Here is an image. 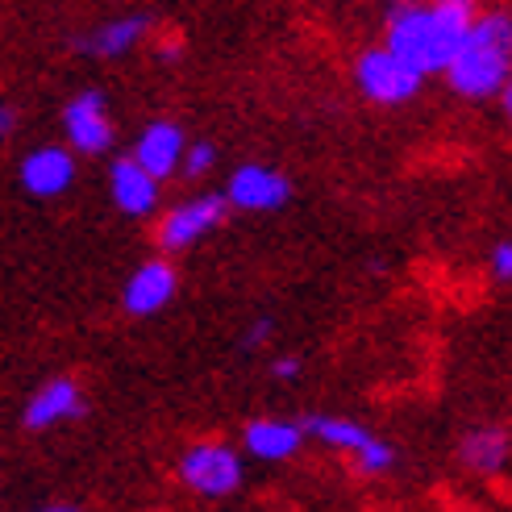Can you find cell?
Returning <instances> with one entry per match:
<instances>
[{
    "label": "cell",
    "mask_w": 512,
    "mask_h": 512,
    "mask_svg": "<svg viewBox=\"0 0 512 512\" xmlns=\"http://www.w3.org/2000/svg\"><path fill=\"white\" fill-rule=\"evenodd\" d=\"M304 433H313V438H321L325 446L354 450L358 467H363L367 475H379V471H388L396 463V450L388 442H379L375 433H367L363 425H354V421H342V417H309L304 421Z\"/></svg>",
    "instance_id": "obj_5"
},
{
    "label": "cell",
    "mask_w": 512,
    "mask_h": 512,
    "mask_svg": "<svg viewBox=\"0 0 512 512\" xmlns=\"http://www.w3.org/2000/svg\"><path fill=\"white\" fill-rule=\"evenodd\" d=\"M463 463L479 475H500L508 467V433L504 429H475L463 442Z\"/></svg>",
    "instance_id": "obj_16"
},
{
    "label": "cell",
    "mask_w": 512,
    "mask_h": 512,
    "mask_svg": "<svg viewBox=\"0 0 512 512\" xmlns=\"http://www.w3.org/2000/svg\"><path fill=\"white\" fill-rule=\"evenodd\" d=\"M225 209L229 204L221 196H204V200H188L179 204L175 213L163 217V229H159V242L167 250H184L192 242H200L204 234H213V229L225 221Z\"/></svg>",
    "instance_id": "obj_7"
},
{
    "label": "cell",
    "mask_w": 512,
    "mask_h": 512,
    "mask_svg": "<svg viewBox=\"0 0 512 512\" xmlns=\"http://www.w3.org/2000/svg\"><path fill=\"white\" fill-rule=\"evenodd\" d=\"M492 267H496V275H500V279H508V275H512V246H508V242H504V246H496Z\"/></svg>",
    "instance_id": "obj_18"
},
{
    "label": "cell",
    "mask_w": 512,
    "mask_h": 512,
    "mask_svg": "<svg viewBox=\"0 0 512 512\" xmlns=\"http://www.w3.org/2000/svg\"><path fill=\"white\" fill-rule=\"evenodd\" d=\"M388 50L400 55L408 67H417L421 75L442 71L446 59H450V50L438 38V25H433L429 9H417L413 0H404V5L396 9L392 25H388Z\"/></svg>",
    "instance_id": "obj_2"
},
{
    "label": "cell",
    "mask_w": 512,
    "mask_h": 512,
    "mask_svg": "<svg viewBox=\"0 0 512 512\" xmlns=\"http://www.w3.org/2000/svg\"><path fill=\"white\" fill-rule=\"evenodd\" d=\"M171 296H175V271L167 263H146L142 271H134L130 284H125V309L138 317H150V313H159Z\"/></svg>",
    "instance_id": "obj_13"
},
{
    "label": "cell",
    "mask_w": 512,
    "mask_h": 512,
    "mask_svg": "<svg viewBox=\"0 0 512 512\" xmlns=\"http://www.w3.org/2000/svg\"><path fill=\"white\" fill-rule=\"evenodd\" d=\"M304 442V425L292 421H250L246 425V450L263 463H279V458H292Z\"/></svg>",
    "instance_id": "obj_14"
},
{
    "label": "cell",
    "mask_w": 512,
    "mask_h": 512,
    "mask_svg": "<svg viewBox=\"0 0 512 512\" xmlns=\"http://www.w3.org/2000/svg\"><path fill=\"white\" fill-rule=\"evenodd\" d=\"M421 80L425 75L417 67H408L400 55H392L388 46L367 50L358 59V88L371 100H379V105H404V100H413L421 92Z\"/></svg>",
    "instance_id": "obj_3"
},
{
    "label": "cell",
    "mask_w": 512,
    "mask_h": 512,
    "mask_svg": "<svg viewBox=\"0 0 512 512\" xmlns=\"http://www.w3.org/2000/svg\"><path fill=\"white\" fill-rule=\"evenodd\" d=\"M296 371H300V363H296L292 354H288V358H279V363H275V375H279V379H292Z\"/></svg>",
    "instance_id": "obj_19"
},
{
    "label": "cell",
    "mask_w": 512,
    "mask_h": 512,
    "mask_svg": "<svg viewBox=\"0 0 512 512\" xmlns=\"http://www.w3.org/2000/svg\"><path fill=\"white\" fill-rule=\"evenodd\" d=\"M179 475L184 483L196 492V496H209V500H221V496H234L242 488V463L238 454L229 446H192L184 454V463H179Z\"/></svg>",
    "instance_id": "obj_4"
},
{
    "label": "cell",
    "mask_w": 512,
    "mask_h": 512,
    "mask_svg": "<svg viewBox=\"0 0 512 512\" xmlns=\"http://www.w3.org/2000/svg\"><path fill=\"white\" fill-rule=\"evenodd\" d=\"M146 30H150L146 17H121V21H109V25H100V30H92L88 38H80V50L96 59H117L130 46H138V38Z\"/></svg>",
    "instance_id": "obj_15"
},
{
    "label": "cell",
    "mask_w": 512,
    "mask_h": 512,
    "mask_svg": "<svg viewBox=\"0 0 512 512\" xmlns=\"http://www.w3.org/2000/svg\"><path fill=\"white\" fill-rule=\"evenodd\" d=\"M179 155H184V134H179V125L159 121V125H150V130L138 138L134 163L142 171H150L155 179H163V175H171L179 167Z\"/></svg>",
    "instance_id": "obj_12"
},
{
    "label": "cell",
    "mask_w": 512,
    "mask_h": 512,
    "mask_svg": "<svg viewBox=\"0 0 512 512\" xmlns=\"http://www.w3.org/2000/svg\"><path fill=\"white\" fill-rule=\"evenodd\" d=\"M113 200L121 213L146 217L159 204V179L142 171L134 159H121V163H113Z\"/></svg>",
    "instance_id": "obj_11"
},
{
    "label": "cell",
    "mask_w": 512,
    "mask_h": 512,
    "mask_svg": "<svg viewBox=\"0 0 512 512\" xmlns=\"http://www.w3.org/2000/svg\"><path fill=\"white\" fill-rule=\"evenodd\" d=\"M84 413V396H80V383L75 379H50L46 388L30 400L25 408V429H50L59 421H71Z\"/></svg>",
    "instance_id": "obj_10"
},
{
    "label": "cell",
    "mask_w": 512,
    "mask_h": 512,
    "mask_svg": "<svg viewBox=\"0 0 512 512\" xmlns=\"http://www.w3.org/2000/svg\"><path fill=\"white\" fill-rule=\"evenodd\" d=\"M63 125H67V138L75 150L84 155H105L113 146V121H109V109H105V96L100 92H80L67 105L63 113Z\"/></svg>",
    "instance_id": "obj_6"
},
{
    "label": "cell",
    "mask_w": 512,
    "mask_h": 512,
    "mask_svg": "<svg viewBox=\"0 0 512 512\" xmlns=\"http://www.w3.org/2000/svg\"><path fill=\"white\" fill-rule=\"evenodd\" d=\"M179 163H184V171H188V175H204V171H209V167L217 163V150L200 142V146H192V150H188V155H179Z\"/></svg>",
    "instance_id": "obj_17"
},
{
    "label": "cell",
    "mask_w": 512,
    "mask_h": 512,
    "mask_svg": "<svg viewBox=\"0 0 512 512\" xmlns=\"http://www.w3.org/2000/svg\"><path fill=\"white\" fill-rule=\"evenodd\" d=\"M9 125H13V117H9V109H0V138L9 134Z\"/></svg>",
    "instance_id": "obj_21"
},
{
    "label": "cell",
    "mask_w": 512,
    "mask_h": 512,
    "mask_svg": "<svg viewBox=\"0 0 512 512\" xmlns=\"http://www.w3.org/2000/svg\"><path fill=\"white\" fill-rule=\"evenodd\" d=\"M75 179V163L63 146H42L21 163V184L34 196H63Z\"/></svg>",
    "instance_id": "obj_9"
},
{
    "label": "cell",
    "mask_w": 512,
    "mask_h": 512,
    "mask_svg": "<svg viewBox=\"0 0 512 512\" xmlns=\"http://www.w3.org/2000/svg\"><path fill=\"white\" fill-rule=\"evenodd\" d=\"M292 196V184L271 167H242L229 179V204L250 213H267V209H284Z\"/></svg>",
    "instance_id": "obj_8"
},
{
    "label": "cell",
    "mask_w": 512,
    "mask_h": 512,
    "mask_svg": "<svg viewBox=\"0 0 512 512\" xmlns=\"http://www.w3.org/2000/svg\"><path fill=\"white\" fill-rule=\"evenodd\" d=\"M508 34H512V25L500 13L467 25V34L458 38L454 55L442 67L450 75V84H454L458 96L488 100V96L504 92V84H508V50H512Z\"/></svg>",
    "instance_id": "obj_1"
},
{
    "label": "cell",
    "mask_w": 512,
    "mask_h": 512,
    "mask_svg": "<svg viewBox=\"0 0 512 512\" xmlns=\"http://www.w3.org/2000/svg\"><path fill=\"white\" fill-rule=\"evenodd\" d=\"M159 59H179V42H163V50H159Z\"/></svg>",
    "instance_id": "obj_20"
},
{
    "label": "cell",
    "mask_w": 512,
    "mask_h": 512,
    "mask_svg": "<svg viewBox=\"0 0 512 512\" xmlns=\"http://www.w3.org/2000/svg\"><path fill=\"white\" fill-rule=\"evenodd\" d=\"M400 5H404V0H400Z\"/></svg>",
    "instance_id": "obj_22"
}]
</instances>
